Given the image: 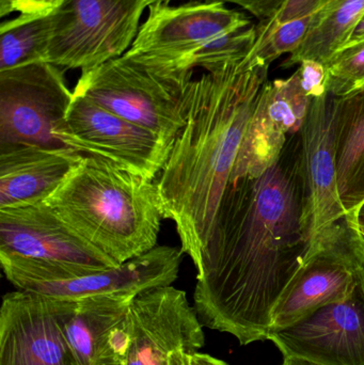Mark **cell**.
Listing matches in <instances>:
<instances>
[{"instance_id": "obj_1", "label": "cell", "mask_w": 364, "mask_h": 365, "mask_svg": "<svg viewBox=\"0 0 364 365\" xmlns=\"http://www.w3.org/2000/svg\"><path fill=\"white\" fill-rule=\"evenodd\" d=\"M301 133L244 141L202 253L194 310L241 345L269 340L276 304L311 250Z\"/></svg>"}, {"instance_id": "obj_2", "label": "cell", "mask_w": 364, "mask_h": 365, "mask_svg": "<svg viewBox=\"0 0 364 365\" xmlns=\"http://www.w3.org/2000/svg\"><path fill=\"white\" fill-rule=\"evenodd\" d=\"M269 70L241 60L194 79L187 121L156 179L165 219L175 223L197 270Z\"/></svg>"}, {"instance_id": "obj_3", "label": "cell", "mask_w": 364, "mask_h": 365, "mask_svg": "<svg viewBox=\"0 0 364 365\" xmlns=\"http://www.w3.org/2000/svg\"><path fill=\"white\" fill-rule=\"evenodd\" d=\"M44 202L118 264L155 248L165 219L156 180L96 158H83Z\"/></svg>"}, {"instance_id": "obj_4", "label": "cell", "mask_w": 364, "mask_h": 365, "mask_svg": "<svg viewBox=\"0 0 364 365\" xmlns=\"http://www.w3.org/2000/svg\"><path fill=\"white\" fill-rule=\"evenodd\" d=\"M194 70L177 60L128 49L81 72L74 93L150 130L172 147L187 121Z\"/></svg>"}, {"instance_id": "obj_5", "label": "cell", "mask_w": 364, "mask_h": 365, "mask_svg": "<svg viewBox=\"0 0 364 365\" xmlns=\"http://www.w3.org/2000/svg\"><path fill=\"white\" fill-rule=\"evenodd\" d=\"M0 263L6 279L19 289L120 265L45 202L0 210Z\"/></svg>"}, {"instance_id": "obj_6", "label": "cell", "mask_w": 364, "mask_h": 365, "mask_svg": "<svg viewBox=\"0 0 364 365\" xmlns=\"http://www.w3.org/2000/svg\"><path fill=\"white\" fill-rule=\"evenodd\" d=\"M363 278L364 235L346 216L313 240L303 267L276 304L271 332L346 299Z\"/></svg>"}, {"instance_id": "obj_7", "label": "cell", "mask_w": 364, "mask_h": 365, "mask_svg": "<svg viewBox=\"0 0 364 365\" xmlns=\"http://www.w3.org/2000/svg\"><path fill=\"white\" fill-rule=\"evenodd\" d=\"M147 0H63L53 11L47 62L91 70L125 53Z\"/></svg>"}, {"instance_id": "obj_8", "label": "cell", "mask_w": 364, "mask_h": 365, "mask_svg": "<svg viewBox=\"0 0 364 365\" xmlns=\"http://www.w3.org/2000/svg\"><path fill=\"white\" fill-rule=\"evenodd\" d=\"M73 96L59 66L49 62L0 71V147L68 150L58 134Z\"/></svg>"}, {"instance_id": "obj_9", "label": "cell", "mask_w": 364, "mask_h": 365, "mask_svg": "<svg viewBox=\"0 0 364 365\" xmlns=\"http://www.w3.org/2000/svg\"><path fill=\"white\" fill-rule=\"evenodd\" d=\"M58 137L83 158L105 160L150 180L162 173L171 150L150 130L77 93Z\"/></svg>"}, {"instance_id": "obj_10", "label": "cell", "mask_w": 364, "mask_h": 365, "mask_svg": "<svg viewBox=\"0 0 364 365\" xmlns=\"http://www.w3.org/2000/svg\"><path fill=\"white\" fill-rule=\"evenodd\" d=\"M204 343L202 323L185 292L172 285L154 287L130 304L123 365H192Z\"/></svg>"}, {"instance_id": "obj_11", "label": "cell", "mask_w": 364, "mask_h": 365, "mask_svg": "<svg viewBox=\"0 0 364 365\" xmlns=\"http://www.w3.org/2000/svg\"><path fill=\"white\" fill-rule=\"evenodd\" d=\"M76 302L21 289L6 294L0 309V365H79L64 334Z\"/></svg>"}, {"instance_id": "obj_12", "label": "cell", "mask_w": 364, "mask_h": 365, "mask_svg": "<svg viewBox=\"0 0 364 365\" xmlns=\"http://www.w3.org/2000/svg\"><path fill=\"white\" fill-rule=\"evenodd\" d=\"M269 340L284 358L322 365H364V278L346 299L274 330Z\"/></svg>"}, {"instance_id": "obj_13", "label": "cell", "mask_w": 364, "mask_h": 365, "mask_svg": "<svg viewBox=\"0 0 364 365\" xmlns=\"http://www.w3.org/2000/svg\"><path fill=\"white\" fill-rule=\"evenodd\" d=\"M149 8V17L130 49L177 60L192 70L190 57L202 45L251 24L243 13L226 8L220 1Z\"/></svg>"}, {"instance_id": "obj_14", "label": "cell", "mask_w": 364, "mask_h": 365, "mask_svg": "<svg viewBox=\"0 0 364 365\" xmlns=\"http://www.w3.org/2000/svg\"><path fill=\"white\" fill-rule=\"evenodd\" d=\"M184 252L170 246H156L115 267L79 278L31 283L21 291L33 292L61 299H80L105 295L137 296L154 287L172 285L179 278Z\"/></svg>"}, {"instance_id": "obj_15", "label": "cell", "mask_w": 364, "mask_h": 365, "mask_svg": "<svg viewBox=\"0 0 364 365\" xmlns=\"http://www.w3.org/2000/svg\"><path fill=\"white\" fill-rule=\"evenodd\" d=\"M135 297L105 295L76 299L64 334L79 365H123Z\"/></svg>"}, {"instance_id": "obj_16", "label": "cell", "mask_w": 364, "mask_h": 365, "mask_svg": "<svg viewBox=\"0 0 364 365\" xmlns=\"http://www.w3.org/2000/svg\"><path fill=\"white\" fill-rule=\"evenodd\" d=\"M303 165L313 219V240L348 216L339 197L333 132V96L313 98L301 130ZM313 244V242H312Z\"/></svg>"}, {"instance_id": "obj_17", "label": "cell", "mask_w": 364, "mask_h": 365, "mask_svg": "<svg viewBox=\"0 0 364 365\" xmlns=\"http://www.w3.org/2000/svg\"><path fill=\"white\" fill-rule=\"evenodd\" d=\"M83 160L70 150L0 147V210L44 202Z\"/></svg>"}, {"instance_id": "obj_18", "label": "cell", "mask_w": 364, "mask_h": 365, "mask_svg": "<svg viewBox=\"0 0 364 365\" xmlns=\"http://www.w3.org/2000/svg\"><path fill=\"white\" fill-rule=\"evenodd\" d=\"M333 132L340 200L355 219L364 203V88L333 96Z\"/></svg>"}, {"instance_id": "obj_19", "label": "cell", "mask_w": 364, "mask_h": 365, "mask_svg": "<svg viewBox=\"0 0 364 365\" xmlns=\"http://www.w3.org/2000/svg\"><path fill=\"white\" fill-rule=\"evenodd\" d=\"M364 12V0H329L316 15L313 25L301 46L282 66L291 68L305 60L326 64L348 44Z\"/></svg>"}, {"instance_id": "obj_20", "label": "cell", "mask_w": 364, "mask_h": 365, "mask_svg": "<svg viewBox=\"0 0 364 365\" xmlns=\"http://www.w3.org/2000/svg\"><path fill=\"white\" fill-rule=\"evenodd\" d=\"M53 27L51 12L21 13L0 27V71L47 61Z\"/></svg>"}, {"instance_id": "obj_21", "label": "cell", "mask_w": 364, "mask_h": 365, "mask_svg": "<svg viewBox=\"0 0 364 365\" xmlns=\"http://www.w3.org/2000/svg\"><path fill=\"white\" fill-rule=\"evenodd\" d=\"M312 101L301 88L297 71L288 78L269 81L262 94V106L269 122L286 136L301 133Z\"/></svg>"}, {"instance_id": "obj_22", "label": "cell", "mask_w": 364, "mask_h": 365, "mask_svg": "<svg viewBox=\"0 0 364 365\" xmlns=\"http://www.w3.org/2000/svg\"><path fill=\"white\" fill-rule=\"evenodd\" d=\"M256 41V27L250 25L226 32L202 45L192 53L189 64L192 68L209 71L231 62L246 59Z\"/></svg>"}, {"instance_id": "obj_23", "label": "cell", "mask_w": 364, "mask_h": 365, "mask_svg": "<svg viewBox=\"0 0 364 365\" xmlns=\"http://www.w3.org/2000/svg\"><path fill=\"white\" fill-rule=\"evenodd\" d=\"M316 15V13L306 19L277 26L265 36L256 38L254 48L244 61L249 66H269L284 53H294L309 34Z\"/></svg>"}, {"instance_id": "obj_24", "label": "cell", "mask_w": 364, "mask_h": 365, "mask_svg": "<svg viewBox=\"0 0 364 365\" xmlns=\"http://www.w3.org/2000/svg\"><path fill=\"white\" fill-rule=\"evenodd\" d=\"M327 92L342 96L364 88V41L346 45L326 64Z\"/></svg>"}, {"instance_id": "obj_25", "label": "cell", "mask_w": 364, "mask_h": 365, "mask_svg": "<svg viewBox=\"0 0 364 365\" xmlns=\"http://www.w3.org/2000/svg\"><path fill=\"white\" fill-rule=\"evenodd\" d=\"M329 0H284L273 16L256 27V38L265 36L277 26L306 19L318 13Z\"/></svg>"}, {"instance_id": "obj_26", "label": "cell", "mask_w": 364, "mask_h": 365, "mask_svg": "<svg viewBox=\"0 0 364 365\" xmlns=\"http://www.w3.org/2000/svg\"><path fill=\"white\" fill-rule=\"evenodd\" d=\"M301 88L311 98H320L327 92V70L325 64L314 60H305L297 70Z\"/></svg>"}, {"instance_id": "obj_27", "label": "cell", "mask_w": 364, "mask_h": 365, "mask_svg": "<svg viewBox=\"0 0 364 365\" xmlns=\"http://www.w3.org/2000/svg\"><path fill=\"white\" fill-rule=\"evenodd\" d=\"M207 1L230 2L249 11L259 19H269L278 10L284 0H207Z\"/></svg>"}, {"instance_id": "obj_28", "label": "cell", "mask_w": 364, "mask_h": 365, "mask_svg": "<svg viewBox=\"0 0 364 365\" xmlns=\"http://www.w3.org/2000/svg\"><path fill=\"white\" fill-rule=\"evenodd\" d=\"M63 0H28L27 12H51L56 10Z\"/></svg>"}, {"instance_id": "obj_29", "label": "cell", "mask_w": 364, "mask_h": 365, "mask_svg": "<svg viewBox=\"0 0 364 365\" xmlns=\"http://www.w3.org/2000/svg\"><path fill=\"white\" fill-rule=\"evenodd\" d=\"M27 6L28 0H0V16H6L15 11L26 13Z\"/></svg>"}, {"instance_id": "obj_30", "label": "cell", "mask_w": 364, "mask_h": 365, "mask_svg": "<svg viewBox=\"0 0 364 365\" xmlns=\"http://www.w3.org/2000/svg\"><path fill=\"white\" fill-rule=\"evenodd\" d=\"M192 365H229L218 358L212 357L207 354L198 353L192 357Z\"/></svg>"}, {"instance_id": "obj_31", "label": "cell", "mask_w": 364, "mask_h": 365, "mask_svg": "<svg viewBox=\"0 0 364 365\" xmlns=\"http://www.w3.org/2000/svg\"><path fill=\"white\" fill-rule=\"evenodd\" d=\"M364 41V12L363 16L359 19L357 23L356 27L353 30L352 34H350V38H348V44H355V43L363 42ZM345 45V46H346Z\"/></svg>"}, {"instance_id": "obj_32", "label": "cell", "mask_w": 364, "mask_h": 365, "mask_svg": "<svg viewBox=\"0 0 364 365\" xmlns=\"http://www.w3.org/2000/svg\"><path fill=\"white\" fill-rule=\"evenodd\" d=\"M281 365H322L316 364V362L309 361V360L301 359V358H284Z\"/></svg>"}, {"instance_id": "obj_33", "label": "cell", "mask_w": 364, "mask_h": 365, "mask_svg": "<svg viewBox=\"0 0 364 365\" xmlns=\"http://www.w3.org/2000/svg\"><path fill=\"white\" fill-rule=\"evenodd\" d=\"M355 220L358 223L359 227H363V225H364V203L360 206L358 212H357Z\"/></svg>"}, {"instance_id": "obj_34", "label": "cell", "mask_w": 364, "mask_h": 365, "mask_svg": "<svg viewBox=\"0 0 364 365\" xmlns=\"http://www.w3.org/2000/svg\"><path fill=\"white\" fill-rule=\"evenodd\" d=\"M172 0H147V6H156V4H169Z\"/></svg>"}, {"instance_id": "obj_35", "label": "cell", "mask_w": 364, "mask_h": 365, "mask_svg": "<svg viewBox=\"0 0 364 365\" xmlns=\"http://www.w3.org/2000/svg\"><path fill=\"white\" fill-rule=\"evenodd\" d=\"M360 227L361 232H363V234L364 235V225H363V227Z\"/></svg>"}]
</instances>
